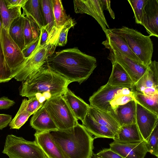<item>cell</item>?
<instances>
[{"label": "cell", "mask_w": 158, "mask_h": 158, "mask_svg": "<svg viewBox=\"0 0 158 158\" xmlns=\"http://www.w3.org/2000/svg\"><path fill=\"white\" fill-rule=\"evenodd\" d=\"M44 66L71 83L86 80L97 66L96 58L74 47L57 52L48 57Z\"/></svg>", "instance_id": "6da1fadb"}, {"label": "cell", "mask_w": 158, "mask_h": 158, "mask_svg": "<svg viewBox=\"0 0 158 158\" xmlns=\"http://www.w3.org/2000/svg\"><path fill=\"white\" fill-rule=\"evenodd\" d=\"M53 140L67 158H91L94 138L82 125L50 132Z\"/></svg>", "instance_id": "7a4b0ae2"}, {"label": "cell", "mask_w": 158, "mask_h": 158, "mask_svg": "<svg viewBox=\"0 0 158 158\" xmlns=\"http://www.w3.org/2000/svg\"><path fill=\"white\" fill-rule=\"evenodd\" d=\"M71 83L44 66L32 79L22 81L19 95L27 98L38 93H49L52 97L63 95Z\"/></svg>", "instance_id": "3957f363"}, {"label": "cell", "mask_w": 158, "mask_h": 158, "mask_svg": "<svg viewBox=\"0 0 158 158\" xmlns=\"http://www.w3.org/2000/svg\"><path fill=\"white\" fill-rule=\"evenodd\" d=\"M109 30L119 36L142 64L148 67L152 61L153 52V44L150 35H144L135 30L125 26Z\"/></svg>", "instance_id": "277c9868"}, {"label": "cell", "mask_w": 158, "mask_h": 158, "mask_svg": "<svg viewBox=\"0 0 158 158\" xmlns=\"http://www.w3.org/2000/svg\"><path fill=\"white\" fill-rule=\"evenodd\" d=\"M52 54L48 45L40 46L39 43L32 53L11 71L12 78L20 81L31 80L44 67L47 58Z\"/></svg>", "instance_id": "5b68a950"}, {"label": "cell", "mask_w": 158, "mask_h": 158, "mask_svg": "<svg viewBox=\"0 0 158 158\" xmlns=\"http://www.w3.org/2000/svg\"><path fill=\"white\" fill-rule=\"evenodd\" d=\"M59 130L71 128L78 123L63 95L46 100L43 106Z\"/></svg>", "instance_id": "8992f818"}, {"label": "cell", "mask_w": 158, "mask_h": 158, "mask_svg": "<svg viewBox=\"0 0 158 158\" xmlns=\"http://www.w3.org/2000/svg\"><path fill=\"white\" fill-rule=\"evenodd\" d=\"M2 153L9 158H47L35 141L12 134L7 136Z\"/></svg>", "instance_id": "52a82bcc"}, {"label": "cell", "mask_w": 158, "mask_h": 158, "mask_svg": "<svg viewBox=\"0 0 158 158\" xmlns=\"http://www.w3.org/2000/svg\"><path fill=\"white\" fill-rule=\"evenodd\" d=\"M133 88L113 86L107 83L101 87L89 99L90 106L110 112V103L114 98L123 95H133Z\"/></svg>", "instance_id": "ba28073f"}, {"label": "cell", "mask_w": 158, "mask_h": 158, "mask_svg": "<svg viewBox=\"0 0 158 158\" xmlns=\"http://www.w3.org/2000/svg\"><path fill=\"white\" fill-rule=\"evenodd\" d=\"M1 37L5 60L11 72L25 59L22 51L10 36L8 30L2 26Z\"/></svg>", "instance_id": "9c48e42d"}, {"label": "cell", "mask_w": 158, "mask_h": 158, "mask_svg": "<svg viewBox=\"0 0 158 158\" xmlns=\"http://www.w3.org/2000/svg\"><path fill=\"white\" fill-rule=\"evenodd\" d=\"M76 13L86 14L93 17L101 27L105 34L110 29L105 18L100 0H73Z\"/></svg>", "instance_id": "30bf717a"}, {"label": "cell", "mask_w": 158, "mask_h": 158, "mask_svg": "<svg viewBox=\"0 0 158 158\" xmlns=\"http://www.w3.org/2000/svg\"><path fill=\"white\" fill-rule=\"evenodd\" d=\"M110 51L108 59L111 63L119 64L128 74L135 85L144 74L147 67L135 62L118 51Z\"/></svg>", "instance_id": "8fae6325"}, {"label": "cell", "mask_w": 158, "mask_h": 158, "mask_svg": "<svg viewBox=\"0 0 158 158\" xmlns=\"http://www.w3.org/2000/svg\"><path fill=\"white\" fill-rule=\"evenodd\" d=\"M136 103V123L143 140L146 142L158 122V115Z\"/></svg>", "instance_id": "7c38bea8"}, {"label": "cell", "mask_w": 158, "mask_h": 158, "mask_svg": "<svg viewBox=\"0 0 158 158\" xmlns=\"http://www.w3.org/2000/svg\"><path fill=\"white\" fill-rule=\"evenodd\" d=\"M141 25L151 36L158 37V0H146Z\"/></svg>", "instance_id": "4fadbf2b"}, {"label": "cell", "mask_w": 158, "mask_h": 158, "mask_svg": "<svg viewBox=\"0 0 158 158\" xmlns=\"http://www.w3.org/2000/svg\"><path fill=\"white\" fill-rule=\"evenodd\" d=\"M109 145L111 150L123 158H144L148 152L144 140L131 143L113 141Z\"/></svg>", "instance_id": "5bb4252c"}, {"label": "cell", "mask_w": 158, "mask_h": 158, "mask_svg": "<svg viewBox=\"0 0 158 158\" xmlns=\"http://www.w3.org/2000/svg\"><path fill=\"white\" fill-rule=\"evenodd\" d=\"M34 135L35 141L47 158H67L53 140L50 132L36 131Z\"/></svg>", "instance_id": "9a60e30c"}, {"label": "cell", "mask_w": 158, "mask_h": 158, "mask_svg": "<svg viewBox=\"0 0 158 158\" xmlns=\"http://www.w3.org/2000/svg\"><path fill=\"white\" fill-rule=\"evenodd\" d=\"M44 15L45 27L49 36L46 45L54 52L56 48V34L55 19L53 11L52 0H41Z\"/></svg>", "instance_id": "2e32d148"}, {"label": "cell", "mask_w": 158, "mask_h": 158, "mask_svg": "<svg viewBox=\"0 0 158 158\" xmlns=\"http://www.w3.org/2000/svg\"><path fill=\"white\" fill-rule=\"evenodd\" d=\"M105 34L106 39L102 43L105 48L118 51L135 62L143 64L119 36L111 32L109 29L106 30Z\"/></svg>", "instance_id": "e0dca14e"}, {"label": "cell", "mask_w": 158, "mask_h": 158, "mask_svg": "<svg viewBox=\"0 0 158 158\" xmlns=\"http://www.w3.org/2000/svg\"><path fill=\"white\" fill-rule=\"evenodd\" d=\"M136 102L132 100L118 106L110 113L121 127L136 123Z\"/></svg>", "instance_id": "ac0fdd59"}, {"label": "cell", "mask_w": 158, "mask_h": 158, "mask_svg": "<svg viewBox=\"0 0 158 158\" xmlns=\"http://www.w3.org/2000/svg\"><path fill=\"white\" fill-rule=\"evenodd\" d=\"M149 88L158 89V62L156 60L151 61L144 74L134 86V90L139 93Z\"/></svg>", "instance_id": "d6986e66"}, {"label": "cell", "mask_w": 158, "mask_h": 158, "mask_svg": "<svg viewBox=\"0 0 158 158\" xmlns=\"http://www.w3.org/2000/svg\"><path fill=\"white\" fill-rule=\"evenodd\" d=\"M30 124L36 131L51 132L58 130V129L43 106L35 113L30 121Z\"/></svg>", "instance_id": "ffe728a7"}, {"label": "cell", "mask_w": 158, "mask_h": 158, "mask_svg": "<svg viewBox=\"0 0 158 158\" xmlns=\"http://www.w3.org/2000/svg\"><path fill=\"white\" fill-rule=\"evenodd\" d=\"M63 96L76 118L77 120H81L82 123L87 114L90 105L68 88Z\"/></svg>", "instance_id": "44dd1931"}, {"label": "cell", "mask_w": 158, "mask_h": 158, "mask_svg": "<svg viewBox=\"0 0 158 158\" xmlns=\"http://www.w3.org/2000/svg\"><path fill=\"white\" fill-rule=\"evenodd\" d=\"M87 114L98 123L111 130L115 136L118 133L121 127L110 112L90 106Z\"/></svg>", "instance_id": "7402d4cb"}, {"label": "cell", "mask_w": 158, "mask_h": 158, "mask_svg": "<svg viewBox=\"0 0 158 158\" xmlns=\"http://www.w3.org/2000/svg\"><path fill=\"white\" fill-rule=\"evenodd\" d=\"M112 69L107 83L113 86L133 88L134 83L131 78L118 63L112 62Z\"/></svg>", "instance_id": "603a6c76"}, {"label": "cell", "mask_w": 158, "mask_h": 158, "mask_svg": "<svg viewBox=\"0 0 158 158\" xmlns=\"http://www.w3.org/2000/svg\"><path fill=\"white\" fill-rule=\"evenodd\" d=\"M23 9V16L30 17L40 30L45 27L44 15L41 0H27Z\"/></svg>", "instance_id": "cb8c5ba5"}, {"label": "cell", "mask_w": 158, "mask_h": 158, "mask_svg": "<svg viewBox=\"0 0 158 158\" xmlns=\"http://www.w3.org/2000/svg\"><path fill=\"white\" fill-rule=\"evenodd\" d=\"M113 139L114 141L122 143L138 142L143 140L136 123L121 127Z\"/></svg>", "instance_id": "d4e9b609"}, {"label": "cell", "mask_w": 158, "mask_h": 158, "mask_svg": "<svg viewBox=\"0 0 158 158\" xmlns=\"http://www.w3.org/2000/svg\"><path fill=\"white\" fill-rule=\"evenodd\" d=\"M87 131L94 139L105 138L113 139L114 134L110 129L98 123L88 114L82 123Z\"/></svg>", "instance_id": "484cf974"}, {"label": "cell", "mask_w": 158, "mask_h": 158, "mask_svg": "<svg viewBox=\"0 0 158 158\" xmlns=\"http://www.w3.org/2000/svg\"><path fill=\"white\" fill-rule=\"evenodd\" d=\"M23 26L25 47L40 37V30L30 17L25 16H23Z\"/></svg>", "instance_id": "4316f807"}, {"label": "cell", "mask_w": 158, "mask_h": 158, "mask_svg": "<svg viewBox=\"0 0 158 158\" xmlns=\"http://www.w3.org/2000/svg\"><path fill=\"white\" fill-rule=\"evenodd\" d=\"M21 7H17L8 9L6 7L5 0H0V17L2 26L9 30L10 24L16 18L22 15Z\"/></svg>", "instance_id": "83f0119b"}, {"label": "cell", "mask_w": 158, "mask_h": 158, "mask_svg": "<svg viewBox=\"0 0 158 158\" xmlns=\"http://www.w3.org/2000/svg\"><path fill=\"white\" fill-rule=\"evenodd\" d=\"M8 32L11 38L22 51L24 47L22 15L16 18L12 22Z\"/></svg>", "instance_id": "f1b7e54d"}, {"label": "cell", "mask_w": 158, "mask_h": 158, "mask_svg": "<svg viewBox=\"0 0 158 158\" xmlns=\"http://www.w3.org/2000/svg\"><path fill=\"white\" fill-rule=\"evenodd\" d=\"M52 2L56 25V42L60 31L70 16L66 14L61 0H52Z\"/></svg>", "instance_id": "f546056e"}, {"label": "cell", "mask_w": 158, "mask_h": 158, "mask_svg": "<svg viewBox=\"0 0 158 158\" xmlns=\"http://www.w3.org/2000/svg\"><path fill=\"white\" fill-rule=\"evenodd\" d=\"M133 97L135 100L141 106L158 115V94L148 96L134 90Z\"/></svg>", "instance_id": "4dcf8cb0"}, {"label": "cell", "mask_w": 158, "mask_h": 158, "mask_svg": "<svg viewBox=\"0 0 158 158\" xmlns=\"http://www.w3.org/2000/svg\"><path fill=\"white\" fill-rule=\"evenodd\" d=\"M27 101L26 98L23 100L18 111L9 124L10 129H19L31 115L27 110Z\"/></svg>", "instance_id": "1f68e13d"}, {"label": "cell", "mask_w": 158, "mask_h": 158, "mask_svg": "<svg viewBox=\"0 0 158 158\" xmlns=\"http://www.w3.org/2000/svg\"><path fill=\"white\" fill-rule=\"evenodd\" d=\"M2 23L0 17V83L7 82L11 80V71L6 64L4 58L1 37Z\"/></svg>", "instance_id": "d6a6232c"}, {"label": "cell", "mask_w": 158, "mask_h": 158, "mask_svg": "<svg viewBox=\"0 0 158 158\" xmlns=\"http://www.w3.org/2000/svg\"><path fill=\"white\" fill-rule=\"evenodd\" d=\"M158 122L146 142L148 152L158 157Z\"/></svg>", "instance_id": "836d02e7"}, {"label": "cell", "mask_w": 158, "mask_h": 158, "mask_svg": "<svg viewBox=\"0 0 158 158\" xmlns=\"http://www.w3.org/2000/svg\"><path fill=\"white\" fill-rule=\"evenodd\" d=\"M76 23L70 17L63 26L60 31L57 39L55 47L63 46L67 44L68 31L71 28L73 27Z\"/></svg>", "instance_id": "e575fe53"}, {"label": "cell", "mask_w": 158, "mask_h": 158, "mask_svg": "<svg viewBox=\"0 0 158 158\" xmlns=\"http://www.w3.org/2000/svg\"><path fill=\"white\" fill-rule=\"evenodd\" d=\"M134 15L135 22L141 24L143 7L146 0H128Z\"/></svg>", "instance_id": "d590c367"}, {"label": "cell", "mask_w": 158, "mask_h": 158, "mask_svg": "<svg viewBox=\"0 0 158 158\" xmlns=\"http://www.w3.org/2000/svg\"><path fill=\"white\" fill-rule=\"evenodd\" d=\"M27 101V110L31 115L33 114L40 108L42 107L44 103H40L35 96L28 98Z\"/></svg>", "instance_id": "8d00e7d4"}, {"label": "cell", "mask_w": 158, "mask_h": 158, "mask_svg": "<svg viewBox=\"0 0 158 158\" xmlns=\"http://www.w3.org/2000/svg\"><path fill=\"white\" fill-rule=\"evenodd\" d=\"M135 100L133 95H123L115 97L110 103L111 110L119 105L125 104L128 102Z\"/></svg>", "instance_id": "74e56055"}, {"label": "cell", "mask_w": 158, "mask_h": 158, "mask_svg": "<svg viewBox=\"0 0 158 158\" xmlns=\"http://www.w3.org/2000/svg\"><path fill=\"white\" fill-rule=\"evenodd\" d=\"M40 40V37L25 47L22 52L25 59L29 56L36 48L39 43Z\"/></svg>", "instance_id": "f35d334b"}, {"label": "cell", "mask_w": 158, "mask_h": 158, "mask_svg": "<svg viewBox=\"0 0 158 158\" xmlns=\"http://www.w3.org/2000/svg\"><path fill=\"white\" fill-rule=\"evenodd\" d=\"M97 154L102 158H123L120 155L109 148H104Z\"/></svg>", "instance_id": "ab89813d"}, {"label": "cell", "mask_w": 158, "mask_h": 158, "mask_svg": "<svg viewBox=\"0 0 158 158\" xmlns=\"http://www.w3.org/2000/svg\"><path fill=\"white\" fill-rule=\"evenodd\" d=\"M7 7L11 9L20 6L21 8L23 6L26 0H5Z\"/></svg>", "instance_id": "60d3db41"}, {"label": "cell", "mask_w": 158, "mask_h": 158, "mask_svg": "<svg viewBox=\"0 0 158 158\" xmlns=\"http://www.w3.org/2000/svg\"><path fill=\"white\" fill-rule=\"evenodd\" d=\"M15 104V102L9 99L7 97L0 98V109H8Z\"/></svg>", "instance_id": "b9f144b4"}, {"label": "cell", "mask_w": 158, "mask_h": 158, "mask_svg": "<svg viewBox=\"0 0 158 158\" xmlns=\"http://www.w3.org/2000/svg\"><path fill=\"white\" fill-rule=\"evenodd\" d=\"M12 120V116L9 114H0V130L6 127Z\"/></svg>", "instance_id": "7bdbcfd3"}, {"label": "cell", "mask_w": 158, "mask_h": 158, "mask_svg": "<svg viewBox=\"0 0 158 158\" xmlns=\"http://www.w3.org/2000/svg\"><path fill=\"white\" fill-rule=\"evenodd\" d=\"M103 10H107L111 17L114 19H115V15L114 12L111 8L110 6V0H100Z\"/></svg>", "instance_id": "ee69618b"}, {"label": "cell", "mask_w": 158, "mask_h": 158, "mask_svg": "<svg viewBox=\"0 0 158 158\" xmlns=\"http://www.w3.org/2000/svg\"><path fill=\"white\" fill-rule=\"evenodd\" d=\"M48 36V32L45 27L40 29V40L39 42L40 46H43L46 44Z\"/></svg>", "instance_id": "f6af8a7d"}, {"label": "cell", "mask_w": 158, "mask_h": 158, "mask_svg": "<svg viewBox=\"0 0 158 158\" xmlns=\"http://www.w3.org/2000/svg\"><path fill=\"white\" fill-rule=\"evenodd\" d=\"M91 158H102L100 156L97 154L94 153L93 154Z\"/></svg>", "instance_id": "bcb514c9"}]
</instances>
